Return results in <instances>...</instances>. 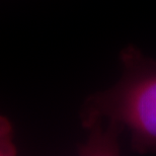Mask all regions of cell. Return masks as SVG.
I'll use <instances>...</instances> for the list:
<instances>
[{"label":"cell","mask_w":156,"mask_h":156,"mask_svg":"<svg viewBox=\"0 0 156 156\" xmlns=\"http://www.w3.org/2000/svg\"><path fill=\"white\" fill-rule=\"evenodd\" d=\"M17 149L13 143V130L10 121L0 115V156H14Z\"/></svg>","instance_id":"cell-2"},{"label":"cell","mask_w":156,"mask_h":156,"mask_svg":"<svg viewBox=\"0 0 156 156\" xmlns=\"http://www.w3.org/2000/svg\"><path fill=\"white\" fill-rule=\"evenodd\" d=\"M120 60L121 79L81 105V125L89 132L78 148L81 155L117 154L124 131L130 134L133 151L156 152V61L132 45L122 50Z\"/></svg>","instance_id":"cell-1"}]
</instances>
